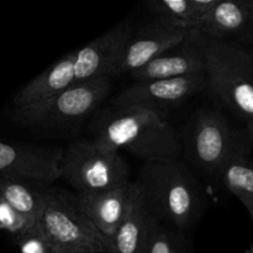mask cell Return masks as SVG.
<instances>
[{"instance_id":"obj_1","label":"cell","mask_w":253,"mask_h":253,"mask_svg":"<svg viewBox=\"0 0 253 253\" xmlns=\"http://www.w3.org/2000/svg\"><path fill=\"white\" fill-rule=\"evenodd\" d=\"M91 140L106 150L127 151L145 163L180 160V133L166 114L145 106L110 108L93 124Z\"/></svg>"},{"instance_id":"obj_2","label":"cell","mask_w":253,"mask_h":253,"mask_svg":"<svg viewBox=\"0 0 253 253\" xmlns=\"http://www.w3.org/2000/svg\"><path fill=\"white\" fill-rule=\"evenodd\" d=\"M136 184L156 221L179 232L189 234L207 208L199 179L182 160L145 163Z\"/></svg>"},{"instance_id":"obj_3","label":"cell","mask_w":253,"mask_h":253,"mask_svg":"<svg viewBox=\"0 0 253 253\" xmlns=\"http://www.w3.org/2000/svg\"><path fill=\"white\" fill-rule=\"evenodd\" d=\"M180 133L182 151L190 166L214 179L237 156L247 155L249 135L240 131L229 119L212 108L194 111Z\"/></svg>"},{"instance_id":"obj_4","label":"cell","mask_w":253,"mask_h":253,"mask_svg":"<svg viewBox=\"0 0 253 253\" xmlns=\"http://www.w3.org/2000/svg\"><path fill=\"white\" fill-rule=\"evenodd\" d=\"M205 64L208 89L240 118L253 123V53L235 41L195 37Z\"/></svg>"},{"instance_id":"obj_5","label":"cell","mask_w":253,"mask_h":253,"mask_svg":"<svg viewBox=\"0 0 253 253\" xmlns=\"http://www.w3.org/2000/svg\"><path fill=\"white\" fill-rule=\"evenodd\" d=\"M40 226L59 250L110 253V244L88 216L78 195L64 188H46Z\"/></svg>"},{"instance_id":"obj_6","label":"cell","mask_w":253,"mask_h":253,"mask_svg":"<svg viewBox=\"0 0 253 253\" xmlns=\"http://www.w3.org/2000/svg\"><path fill=\"white\" fill-rule=\"evenodd\" d=\"M61 178L77 194L105 192L130 184V169L123 156L93 140H77L63 147Z\"/></svg>"},{"instance_id":"obj_7","label":"cell","mask_w":253,"mask_h":253,"mask_svg":"<svg viewBox=\"0 0 253 253\" xmlns=\"http://www.w3.org/2000/svg\"><path fill=\"white\" fill-rule=\"evenodd\" d=\"M110 88L108 77L74 83L41 105L12 110V118L22 125L48 128L78 124L98 109Z\"/></svg>"},{"instance_id":"obj_8","label":"cell","mask_w":253,"mask_h":253,"mask_svg":"<svg viewBox=\"0 0 253 253\" xmlns=\"http://www.w3.org/2000/svg\"><path fill=\"white\" fill-rule=\"evenodd\" d=\"M208 89L205 73L157 81L133 82L113 100V106H145L166 114Z\"/></svg>"},{"instance_id":"obj_9","label":"cell","mask_w":253,"mask_h":253,"mask_svg":"<svg viewBox=\"0 0 253 253\" xmlns=\"http://www.w3.org/2000/svg\"><path fill=\"white\" fill-rule=\"evenodd\" d=\"M63 148L0 141V174L43 185L61 178Z\"/></svg>"},{"instance_id":"obj_10","label":"cell","mask_w":253,"mask_h":253,"mask_svg":"<svg viewBox=\"0 0 253 253\" xmlns=\"http://www.w3.org/2000/svg\"><path fill=\"white\" fill-rule=\"evenodd\" d=\"M131 35L130 22L124 20L81 49H77L74 58L76 83L118 76L119 66Z\"/></svg>"},{"instance_id":"obj_11","label":"cell","mask_w":253,"mask_h":253,"mask_svg":"<svg viewBox=\"0 0 253 253\" xmlns=\"http://www.w3.org/2000/svg\"><path fill=\"white\" fill-rule=\"evenodd\" d=\"M189 39H192L189 32L182 27L155 17L153 21L140 29L137 34L131 35L119 66L118 76H131L156 57L184 43Z\"/></svg>"},{"instance_id":"obj_12","label":"cell","mask_w":253,"mask_h":253,"mask_svg":"<svg viewBox=\"0 0 253 253\" xmlns=\"http://www.w3.org/2000/svg\"><path fill=\"white\" fill-rule=\"evenodd\" d=\"M157 224L136 182H131L127 207L110 242V253H147Z\"/></svg>"},{"instance_id":"obj_13","label":"cell","mask_w":253,"mask_h":253,"mask_svg":"<svg viewBox=\"0 0 253 253\" xmlns=\"http://www.w3.org/2000/svg\"><path fill=\"white\" fill-rule=\"evenodd\" d=\"M76 51L66 54L59 61L35 77L12 99V110L41 105L76 83L74 79Z\"/></svg>"},{"instance_id":"obj_14","label":"cell","mask_w":253,"mask_h":253,"mask_svg":"<svg viewBox=\"0 0 253 253\" xmlns=\"http://www.w3.org/2000/svg\"><path fill=\"white\" fill-rule=\"evenodd\" d=\"M202 73H205L202 51L197 40L189 39L133 72L131 78L133 82H146Z\"/></svg>"},{"instance_id":"obj_15","label":"cell","mask_w":253,"mask_h":253,"mask_svg":"<svg viewBox=\"0 0 253 253\" xmlns=\"http://www.w3.org/2000/svg\"><path fill=\"white\" fill-rule=\"evenodd\" d=\"M251 25V0H219L203 24L198 37L244 41Z\"/></svg>"},{"instance_id":"obj_16","label":"cell","mask_w":253,"mask_h":253,"mask_svg":"<svg viewBox=\"0 0 253 253\" xmlns=\"http://www.w3.org/2000/svg\"><path fill=\"white\" fill-rule=\"evenodd\" d=\"M128 189L130 184L91 194L76 193L88 216L109 244L116 234L125 214L128 202Z\"/></svg>"},{"instance_id":"obj_17","label":"cell","mask_w":253,"mask_h":253,"mask_svg":"<svg viewBox=\"0 0 253 253\" xmlns=\"http://www.w3.org/2000/svg\"><path fill=\"white\" fill-rule=\"evenodd\" d=\"M219 0H153L147 6L156 17L182 27L195 39Z\"/></svg>"},{"instance_id":"obj_18","label":"cell","mask_w":253,"mask_h":253,"mask_svg":"<svg viewBox=\"0 0 253 253\" xmlns=\"http://www.w3.org/2000/svg\"><path fill=\"white\" fill-rule=\"evenodd\" d=\"M49 185L37 184L0 174V198L24 216L40 222L44 204V192Z\"/></svg>"},{"instance_id":"obj_19","label":"cell","mask_w":253,"mask_h":253,"mask_svg":"<svg viewBox=\"0 0 253 253\" xmlns=\"http://www.w3.org/2000/svg\"><path fill=\"white\" fill-rule=\"evenodd\" d=\"M244 204L253 225V162L247 155L237 156L220 174L219 179Z\"/></svg>"},{"instance_id":"obj_20","label":"cell","mask_w":253,"mask_h":253,"mask_svg":"<svg viewBox=\"0 0 253 253\" xmlns=\"http://www.w3.org/2000/svg\"><path fill=\"white\" fill-rule=\"evenodd\" d=\"M147 253H195L189 234L157 224L152 232Z\"/></svg>"},{"instance_id":"obj_21","label":"cell","mask_w":253,"mask_h":253,"mask_svg":"<svg viewBox=\"0 0 253 253\" xmlns=\"http://www.w3.org/2000/svg\"><path fill=\"white\" fill-rule=\"evenodd\" d=\"M39 227L40 222L20 214L9 203L0 198V229L11 234L17 240L29 232L35 231Z\"/></svg>"},{"instance_id":"obj_22","label":"cell","mask_w":253,"mask_h":253,"mask_svg":"<svg viewBox=\"0 0 253 253\" xmlns=\"http://www.w3.org/2000/svg\"><path fill=\"white\" fill-rule=\"evenodd\" d=\"M17 245L21 253H57L59 251V249L47 239L41 226L17 239Z\"/></svg>"},{"instance_id":"obj_23","label":"cell","mask_w":253,"mask_h":253,"mask_svg":"<svg viewBox=\"0 0 253 253\" xmlns=\"http://www.w3.org/2000/svg\"><path fill=\"white\" fill-rule=\"evenodd\" d=\"M242 42H245V43H251V44H253V22H252L251 27H250L249 32H247V35H246V36H245L244 41H242Z\"/></svg>"},{"instance_id":"obj_24","label":"cell","mask_w":253,"mask_h":253,"mask_svg":"<svg viewBox=\"0 0 253 253\" xmlns=\"http://www.w3.org/2000/svg\"><path fill=\"white\" fill-rule=\"evenodd\" d=\"M246 126V132L249 135L250 138V142H251V146L253 147V123L249 124V125H245Z\"/></svg>"},{"instance_id":"obj_25","label":"cell","mask_w":253,"mask_h":253,"mask_svg":"<svg viewBox=\"0 0 253 253\" xmlns=\"http://www.w3.org/2000/svg\"><path fill=\"white\" fill-rule=\"evenodd\" d=\"M57 253H88V252L82 251V250H76V249H64V250H59Z\"/></svg>"},{"instance_id":"obj_26","label":"cell","mask_w":253,"mask_h":253,"mask_svg":"<svg viewBox=\"0 0 253 253\" xmlns=\"http://www.w3.org/2000/svg\"><path fill=\"white\" fill-rule=\"evenodd\" d=\"M245 253H253V242H252V245H251V246L249 247V250H247V251L245 252Z\"/></svg>"},{"instance_id":"obj_27","label":"cell","mask_w":253,"mask_h":253,"mask_svg":"<svg viewBox=\"0 0 253 253\" xmlns=\"http://www.w3.org/2000/svg\"><path fill=\"white\" fill-rule=\"evenodd\" d=\"M251 9H252V22H253V0H251Z\"/></svg>"}]
</instances>
